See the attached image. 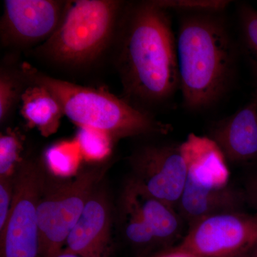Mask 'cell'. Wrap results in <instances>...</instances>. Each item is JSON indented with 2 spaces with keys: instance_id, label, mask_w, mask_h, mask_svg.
<instances>
[{
  "instance_id": "7402d4cb",
  "label": "cell",
  "mask_w": 257,
  "mask_h": 257,
  "mask_svg": "<svg viewBox=\"0 0 257 257\" xmlns=\"http://www.w3.org/2000/svg\"><path fill=\"white\" fill-rule=\"evenodd\" d=\"M155 2L167 10H182L186 13H216L224 10L230 3L222 0H159Z\"/></svg>"
},
{
  "instance_id": "7a4b0ae2",
  "label": "cell",
  "mask_w": 257,
  "mask_h": 257,
  "mask_svg": "<svg viewBox=\"0 0 257 257\" xmlns=\"http://www.w3.org/2000/svg\"><path fill=\"white\" fill-rule=\"evenodd\" d=\"M216 13H187L179 21L177 39L179 88L184 105L206 109L229 87L235 50L224 22Z\"/></svg>"
},
{
  "instance_id": "30bf717a",
  "label": "cell",
  "mask_w": 257,
  "mask_h": 257,
  "mask_svg": "<svg viewBox=\"0 0 257 257\" xmlns=\"http://www.w3.org/2000/svg\"><path fill=\"white\" fill-rule=\"evenodd\" d=\"M111 224L106 193L96 188L69 234L64 249L82 257H109Z\"/></svg>"
},
{
  "instance_id": "3957f363",
  "label": "cell",
  "mask_w": 257,
  "mask_h": 257,
  "mask_svg": "<svg viewBox=\"0 0 257 257\" xmlns=\"http://www.w3.org/2000/svg\"><path fill=\"white\" fill-rule=\"evenodd\" d=\"M20 70L25 82L40 84L50 91L64 115L79 127L104 132L114 141L130 137L166 135L172 130L170 124L158 121L148 111L104 89L54 78L27 62L21 64Z\"/></svg>"
},
{
  "instance_id": "52a82bcc",
  "label": "cell",
  "mask_w": 257,
  "mask_h": 257,
  "mask_svg": "<svg viewBox=\"0 0 257 257\" xmlns=\"http://www.w3.org/2000/svg\"><path fill=\"white\" fill-rule=\"evenodd\" d=\"M171 248L192 257H236L251 253L257 243V213L241 211L206 216Z\"/></svg>"
},
{
  "instance_id": "cb8c5ba5",
  "label": "cell",
  "mask_w": 257,
  "mask_h": 257,
  "mask_svg": "<svg viewBox=\"0 0 257 257\" xmlns=\"http://www.w3.org/2000/svg\"><path fill=\"white\" fill-rule=\"evenodd\" d=\"M246 204H249L257 213V172L249 175L243 188Z\"/></svg>"
},
{
  "instance_id": "7c38bea8",
  "label": "cell",
  "mask_w": 257,
  "mask_h": 257,
  "mask_svg": "<svg viewBox=\"0 0 257 257\" xmlns=\"http://www.w3.org/2000/svg\"><path fill=\"white\" fill-rule=\"evenodd\" d=\"M210 138L226 160L238 163L257 160V87L243 107L213 126Z\"/></svg>"
},
{
  "instance_id": "5b68a950",
  "label": "cell",
  "mask_w": 257,
  "mask_h": 257,
  "mask_svg": "<svg viewBox=\"0 0 257 257\" xmlns=\"http://www.w3.org/2000/svg\"><path fill=\"white\" fill-rule=\"evenodd\" d=\"M104 171L93 167L77 172L66 182L49 183L46 180L37 209L41 257H55L63 250Z\"/></svg>"
},
{
  "instance_id": "ffe728a7",
  "label": "cell",
  "mask_w": 257,
  "mask_h": 257,
  "mask_svg": "<svg viewBox=\"0 0 257 257\" xmlns=\"http://www.w3.org/2000/svg\"><path fill=\"white\" fill-rule=\"evenodd\" d=\"M25 82L20 70L12 72L2 67L0 72V121L2 124L13 112L15 106L20 101Z\"/></svg>"
},
{
  "instance_id": "e0dca14e",
  "label": "cell",
  "mask_w": 257,
  "mask_h": 257,
  "mask_svg": "<svg viewBox=\"0 0 257 257\" xmlns=\"http://www.w3.org/2000/svg\"><path fill=\"white\" fill-rule=\"evenodd\" d=\"M241 46L257 86V10L246 4L239 10Z\"/></svg>"
},
{
  "instance_id": "4316f807",
  "label": "cell",
  "mask_w": 257,
  "mask_h": 257,
  "mask_svg": "<svg viewBox=\"0 0 257 257\" xmlns=\"http://www.w3.org/2000/svg\"><path fill=\"white\" fill-rule=\"evenodd\" d=\"M137 257H160V253H157V254H152L149 255L147 254V253H145V254H141L140 256Z\"/></svg>"
},
{
  "instance_id": "9a60e30c",
  "label": "cell",
  "mask_w": 257,
  "mask_h": 257,
  "mask_svg": "<svg viewBox=\"0 0 257 257\" xmlns=\"http://www.w3.org/2000/svg\"><path fill=\"white\" fill-rule=\"evenodd\" d=\"M20 101V114L28 125L37 128L44 137L50 136L57 131L64 115L63 109L46 88L28 83Z\"/></svg>"
},
{
  "instance_id": "83f0119b",
  "label": "cell",
  "mask_w": 257,
  "mask_h": 257,
  "mask_svg": "<svg viewBox=\"0 0 257 257\" xmlns=\"http://www.w3.org/2000/svg\"><path fill=\"white\" fill-rule=\"evenodd\" d=\"M251 254L252 257H257V243L251 251Z\"/></svg>"
},
{
  "instance_id": "9c48e42d",
  "label": "cell",
  "mask_w": 257,
  "mask_h": 257,
  "mask_svg": "<svg viewBox=\"0 0 257 257\" xmlns=\"http://www.w3.org/2000/svg\"><path fill=\"white\" fill-rule=\"evenodd\" d=\"M67 2L6 0L0 23L5 47H26L46 41L60 25Z\"/></svg>"
},
{
  "instance_id": "f546056e",
  "label": "cell",
  "mask_w": 257,
  "mask_h": 257,
  "mask_svg": "<svg viewBox=\"0 0 257 257\" xmlns=\"http://www.w3.org/2000/svg\"><path fill=\"white\" fill-rule=\"evenodd\" d=\"M256 87H257V86H256Z\"/></svg>"
},
{
  "instance_id": "44dd1931",
  "label": "cell",
  "mask_w": 257,
  "mask_h": 257,
  "mask_svg": "<svg viewBox=\"0 0 257 257\" xmlns=\"http://www.w3.org/2000/svg\"><path fill=\"white\" fill-rule=\"evenodd\" d=\"M23 144L18 134L8 130L0 137V177L6 178L14 175L20 162Z\"/></svg>"
},
{
  "instance_id": "6da1fadb",
  "label": "cell",
  "mask_w": 257,
  "mask_h": 257,
  "mask_svg": "<svg viewBox=\"0 0 257 257\" xmlns=\"http://www.w3.org/2000/svg\"><path fill=\"white\" fill-rule=\"evenodd\" d=\"M116 64L125 100L140 109L170 99L179 88L177 40L169 10L155 1L124 8Z\"/></svg>"
},
{
  "instance_id": "d6986e66",
  "label": "cell",
  "mask_w": 257,
  "mask_h": 257,
  "mask_svg": "<svg viewBox=\"0 0 257 257\" xmlns=\"http://www.w3.org/2000/svg\"><path fill=\"white\" fill-rule=\"evenodd\" d=\"M79 128L76 140L83 157L87 160L101 161L108 157L114 141L109 135L92 128Z\"/></svg>"
},
{
  "instance_id": "484cf974",
  "label": "cell",
  "mask_w": 257,
  "mask_h": 257,
  "mask_svg": "<svg viewBox=\"0 0 257 257\" xmlns=\"http://www.w3.org/2000/svg\"><path fill=\"white\" fill-rule=\"evenodd\" d=\"M55 257H82L76 253L71 252V251H67V250L63 249L60 253Z\"/></svg>"
},
{
  "instance_id": "d4e9b609",
  "label": "cell",
  "mask_w": 257,
  "mask_h": 257,
  "mask_svg": "<svg viewBox=\"0 0 257 257\" xmlns=\"http://www.w3.org/2000/svg\"><path fill=\"white\" fill-rule=\"evenodd\" d=\"M160 257H192L189 256L188 254L186 253L179 252V251H176L172 250V248L167 250L162 253Z\"/></svg>"
},
{
  "instance_id": "8992f818",
  "label": "cell",
  "mask_w": 257,
  "mask_h": 257,
  "mask_svg": "<svg viewBox=\"0 0 257 257\" xmlns=\"http://www.w3.org/2000/svg\"><path fill=\"white\" fill-rule=\"evenodd\" d=\"M46 180L38 161L27 159L18 165L11 211L0 231V257H41L37 209Z\"/></svg>"
},
{
  "instance_id": "2e32d148",
  "label": "cell",
  "mask_w": 257,
  "mask_h": 257,
  "mask_svg": "<svg viewBox=\"0 0 257 257\" xmlns=\"http://www.w3.org/2000/svg\"><path fill=\"white\" fill-rule=\"evenodd\" d=\"M82 157L79 144L75 140L61 142L47 149L45 160L54 174L69 176L77 172Z\"/></svg>"
},
{
  "instance_id": "5bb4252c",
  "label": "cell",
  "mask_w": 257,
  "mask_h": 257,
  "mask_svg": "<svg viewBox=\"0 0 257 257\" xmlns=\"http://www.w3.org/2000/svg\"><path fill=\"white\" fill-rule=\"evenodd\" d=\"M243 204H246L243 190L227 186L213 190L184 187L178 206L182 217L191 225L213 214L241 211Z\"/></svg>"
},
{
  "instance_id": "277c9868",
  "label": "cell",
  "mask_w": 257,
  "mask_h": 257,
  "mask_svg": "<svg viewBox=\"0 0 257 257\" xmlns=\"http://www.w3.org/2000/svg\"><path fill=\"white\" fill-rule=\"evenodd\" d=\"M124 5L116 0L67 2L58 28L37 47V55L65 67L93 63L116 37Z\"/></svg>"
},
{
  "instance_id": "ac0fdd59",
  "label": "cell",
  "mask_w": 257,
  "mask_h": 257,
  "mask_svg": "<svg viewBox=\"0 0 257 257\" xmlns=\"http://www.w3.org/2000/svg\"><path fill=\"white\" fill-rule=\"evenodd\" d=\"M123 226L128 241L138 246H148L157 243L151 230L133 202L123 195Z\"/></svg>"
},
{
  "instance_id": "ba28073f",
  "label": "cell",
  "mask_w": 257,
  "mask_h": 257,
  "mask_svg": "<svg viewBox=\"0 0 257 257\" xmlns=\"http://www.w3.org/2000/svg\"><path fill=\"white\" fill-rule=\"evenodd\" d=\"M130 161L132 180L172 207L178 205L187 177L180 145H146L134 152Z\"/></svg>"
},
{
  "instance_id": "4fadbf2b",
  "label": "cell",
  "mask_w": 257,
  "mask_h": 257,
  "mask_svg": "<svg viewBox=\"0 0 257 257\" xmlns=\"http://www.w3.org/2000/svg\"><path fill=\"white\" fill-rule=\"evenodd\" d=\"M124 196L140 211L157 243H169L177 237L181 220L175 207L153 197L132 179L125 188Z\"/></svg>"
},
{
  "instance_id": "603a6c76",
  "label": "cell",
  "mask_w": 257,
  "mask_h": 257,
  "mask_svg": "<svg viewBox=\"0 0 257 257\" xmlns=\"http://www.w3.org/2000/svg\"><path fill=\"white\" fill-rule=\"evenodd\" d=\"M13 199V176L1 178L0 181V231L5 226Z\"/></svg>"
},
{
  "instance_id": "8fae6325",
  "label": "cell",
  "mask_w": 257,
  "mask_h": 257,
  "mask_svg": "<svg viewBox=\"0 0 257 257\" xmlns=\"http://www.w3.org/2000/svg\"><path fill=\"white\" fill-rule=\"evenodd\" d=\"M180 149L187 168L184 187L213 190L229 186L226 159L214 140L189 134Z\"/></svg>"
},
{
  "instance_id": "f1b7e54d",
  "label": "cell",
  "mask_w": 257,
  "mask_h": 257,
  "mask_svg": "<svg viewBox=\"0 0 257 257\" xmlns=\"http://www.w3.org/2000/svg\"><path fill=\"white\" fill-rule=\"evenodd\" d=\"M236 257H252L251 256V253H246V254L241 255V256Z\"/></svg>"
}]
</instances>
